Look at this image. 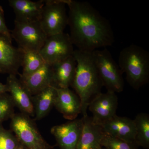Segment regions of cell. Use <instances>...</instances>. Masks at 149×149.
<instances>
[{
	"mask_svg": "<svg viewBox=\"0 0 149 149\" xmlns=\"http://www.w3.org/2000/svg\"><path fill=\"white\" fill-rule=\"evenodd\" d=\"M118 65L134 89L138 90L148 82L149 53L143 48L130 45L123 48L119 54Z\"/></svg>",
	"mask_w": 149,
	"mask_h": 149,
	"instance_id": "cell-3",
	"label": "cell"
},
{
	"mask_svg": "<svg viewBox=\"0 0 149 149\" xmlns=\"http://www.w3.org/2000/svg\"><path fill=\"white\" fill-rule=\"evenodd\" d=\"M56 96V89L50 85L33 96L35 120L45 117L54 106Z\"/></svg>",
	"mask_w": 149,
	"mask_h": 149,
	"instance_id": "cell-19",
	"label": "cell"
},
{
	"mask_svg": "<svg viewBox=\"0 0 149 149\" xmlns=\"http://www.w3.org/2000/svg\"><path fill=\"white\" fill-rule=\"evenodd\" d=\"M101 126L105 133L136 145V129L133 120L116 115Z\"/></svg>",
	"mask_w": 149,
	"mask_h": 149,
	"instance_id": "cell-13",
	"label": "cell"
},
{
	"mask_svg": "<svg viewBox=\"0 0 149 149\" xmlns=\"http://www.w3.org/2000/svg\"><path fill=\"white\" fill-rule=\"evenodd\" d=\"M6 85L15 106L20 110L22 113L30 117L35 116L33 96L19 79L16 75H9Z\"/></svg>",
	"mask_w": 149,
	"mask_h": 149,
	"instance_id": "cell-11",
	"label": "cell"
},
{
	"mask_svg": "<svg viewBox=\"0 0 149 149\" xmlns=\"http://www.w3.org/2000/svg\"><path fill=\"white\" fill-rule=\"evenodd\" d=\"M101 146L106 149H137L135 144L130 143L121 139L104 133Z\"/></svg>",
	"mask_w": 149,
	"mask_h": 149,
	"instance_id": "cell-22",
	"label": "cell"
},
{
	"mask_svg": "<svg viewBox=\"0 0 149 149\" xmlns=\"http://www.w3.org/2000/svg\"><path fill=\"white\" fill-rule=\"evenodd\" d=\"M19 80L32 96L52 85V65L45 63L36 72L26 77L19 76Z\"/></svg>",
	"mask_w": 149,
	"mask_h": 149,
	"instance_id": "cell-18",
	"label": "cell"
},
{
	"mask_svg": "<svg viewBox=\"0 0 149 149\" xmlns=\"http://www.w3.org/2000/svg\"><path fill=\"white\" fill-rule=\"evenodd\" d=\"M82 118V132L76 149H102L101 142L104 132L102 126L88 115Z\"/></svg>",
	"mask_w": 149,
	"mask_h": 149,
	"instance_id": "cell-15",
	"label": "cell"
},
{
	"mask_svg": "<svg viewBox=\"0 0 149 149\" xmlns=\"http://www.w3.org/2000/svg\"><path fill=\"white\" fill-rule=\"evenodd\" d=\"M45 63L38 52L23 51L22 74L19 76L26 77L38 70Z\"/></svg>",
	"mask_w": 149,
	"mask_h": 149,
	"instance_id": "cell-21",
	"label": "cell"
},
{
	"mask_svg": "<svg viewBox=\"0 0 149 149\" xmlns=\"http://www.w3.org/2000/svg\"><path fill=\"white\" fill-rule=\"evenodd\" d=\"M83 127V120L75 119L69 122L55 125L51 132L61 149H76Z\"/></svg>",
	"mask_w": 149,
	"mask_h": 149,
	"instance_id": "cell-12",
	"label": "cell"
},
{
	"mask_svg": "<svg viewBox=\"0 0 149 149\" xmlns=\"http://www.w3.org/2000/svg\"><path fill=\"white\" fill-rule=\"evenodd\" d=\"M118 98L116 93L107 91L96 96L89 104L88 108L93 114V122L101 125L116 115Z\"/></svg>",
	"mask_w": 149,
	"mask_h": 149,
	"instance_id": "cell-9",
	"label": "cell"
},
{
	"mask_svg": "<svg viewBox=\"0 0 149 149\" xmlns=\"http://www.w3.org/2000/svg\"><path fill=\"white\" fill-rule=\"evenodd\" d=\"M52 85L58 88H69L71 86L76 71V60L73 55L52 65Z\"/></svg>",
	"mask_w": 149,
	"mask_h": 149,
	"instance_id": "cell-17",
	"label": "cell"
},
{
	"mask_svg": "<svg viewBox=\"0 0 149 149\" xmlns=\"http://www.w3.org/2000/svg\"><path fill=\"white\" fill-rule=\"evenodd\" d=\"M14 23V27L10 31V34L18 47L23 51L39 52L47 37L40 22L15 21Z\"/></svg>",
	"mask_w": 149,
	"mask_h": 149,
	"instance_id": "cell-6",
	"label": "cell"
},
{
	"mask_svg": "<svg viewBox=\"0 0 149 149\" xmlns=\"http://www.w3.org/2000/svg\"></svg>",
	"mask_w": 149,
	"mask_h": 149,
	"instance_id": "cell-28",
	"label": "cell"
},
{
	"mask_svg": "<svg viewBox=\"0 0 149 149\" xmlns=\"http://www.w3.org/2000/svg\"><path fill=\"white\" fill-rule=\"evenodd\" d=\"M73 56L77 63L71 86L80 99L81 113L87 116L88 106L93 99L102 93V82L97 70L92 52L74 50Z\"/></svg>",
	"mask_w": 149,
	"mask_h": 149,
	"instance_id": "cell-2",
	"label": "cell"
},
{
	"mask_svg": "<svg viewBox=\"0 0 149 149\" xmlns=\"http://www.w3.org/2000/svg\"><path fill=\"white\" fill-rule=\"evenodd\" d=\"M8 92V89L7 85L6 84L4 85L0 82V95L5 93H7Z\"/></svg>",
	"mask_w": 149,
	"mask_h": 149,
	"instance_id": "cell-26",
	"label": "cell"
},
{
	"mask_svg": "<svg viewBox=\"0 0 149 149\" xmlns=\"http://www.w3.org/2000/svg\"><path fill=\"white\" fill-rule=\"evenodd\" d=\"M8 2L15 15V21L20 22L39 21L45 5L44 1L9 0Z\"/></svg>",
	"mask_w": 149,
	"mask_h": 149,
	"instance_id": "cell-16",
	"label": "cell"
},
{
	"mask_svg": "<svg viewBox=\"0 0 149 149\" xmlns=\"http://www.w3.org/2000/svg\"><path fill=\"white\" fill-rule=\"evenodd\" d=\"M15 107L9 94L5 93L0 95V123L11 118L15 114Z\"/></svg>",
	"mask_w": 149,
	"mask_h": 149,
	"instance_id": "cell-23",
	"label": "cell"
},
{
	"mask_svg": "<svg viewBox=\"0 0 149 149\" xmlns=\"http://www.w3.org/2000/svg\"><path fill=\"white\" fill-rule=\"evenodd\" d=\"M0 34L11 36L10 31L7 27L2 7L0 6Z\"/></svg>",
	"mask_w": 149,
	"mask_h": 149,
	"instance_id": "cell-25",
	"label": "cell"
},
{
	"mask_svg": "<svg viewBox=\"0 0 149 149\" xmlns=\"http://www.w3.org/2000/svg\"><path fill=\"white\" fill-rule=\"evenodd\" d=\"M74 50L69 34L63 32L47 37L39 52L45 63L52 65L72 56Z\"/></svg>",
	"mask_w": 149,
	"mask_h": 149,
	"instance_id": "cell-8",
	"label": "cell"
},
{
	"mask_svg": "<svg viewBox=\"0 0 149 149\" xmlns=\"http://www.w3.org/2000/svg\"><path fill=\"white\" fill-rule=\"evenodd\" d=\"M136 129L135 144L137 146L144 148H149V116L147 113H139L135 119Z\"/></svg>",
	"mask_w": 149,
	"mask_h": 149,
	"instance_id": "cell-20",
	"label": "cell"
},
{
	"mask_svg": "<svg viewBox=\"0 0 149 149\" xmlns=\"http://www.w3.org/2000/svg\"><path fill=\"white\" fill-rule=\"evenodd\" d=\"M16 149H27L24 146L22 145L21 143L19 146Z\"/></svg>",
	"mask_w": 149,
	"mask_h": 149,
	"instance_id": "cell-27",
	"label": "cell"
},
{
	"mask_svg": "<svg viewBox=\"0 0 149 149\" xmlns=\"http://www.w3.org/2000/svg\"><path fill=\"white\" fill-rule=\"evenodd\" d=\"M93 59L103 86L107 91L115 93L123 91V73L109 51L104 48L92 52Z\"/></svg>",
	"mask_w": 149,
	"mask_h": 149,
	"instance_id": "cell-4",
	"label": "cell"
},
{
	"mask_svg": "<svg viewBox=\"0 0 149 149\" xmlns=\"http://www.w3.org/2000/svg\"><path fill=\"white\" fill-rule=\"evenodd\" d=\"M10 128L19 143L27 149H51L30 116L15 113L11 117Z\"/></svg>",
	"mask_w": 149,
	"mask_h": 149,
	"instance_id": "cell-5",
	"label": "cell"
},
{
	"mask_svg": "<svg viewBox=\"0 0 149 149\" xmlns=\"http://www.w3.org/2000/svg\"><path fill=\"white\" fill-rule=\"evenodd\" d=\"M11 36L0 34V73L19 74L22 63L23 51L14 47Z\"/></svg>",
	"mask_w": 149,
	"mask_h": 149,
	"instance_id": "cell-10",
	"label": "cell"
},
{
	"mask_svg": "<svg viewBox=\"0 0 149 149\" xmlns=\"http://www.w3.org/2000/svg\"><path fill=\"white\" fill-rule=\"evenodd\" d=\"M69 8L70 37L77 49L92 52L111 46L114 36L111 24L88 2L66 0Z\"/></svg>",
	"mask_w": 149,
	"mask_h": 149,
	"instance_id": "cell-1",
	"label": "cell"
},
{
	"mask_svg": "<svg viewBox=\"0 0 149 149\" xmlns=\"http://www.w3.org/2000/svg\"><path fill=\"white\" fill-rule=\"evenodd\" d=\"M56 89V96L54 106L65 118L69 120L76 119L81 113V104L77 94L69 88Z\"/></svg>",
	"mask_w": 149,
	"mask_h": 149,
	"instance_id": "cell-14",
	"label": "cell"
},
{
	"mask_svg": "<svg viewBox=\"0 0 149 149\" xmlns=\"http://www.w3.org/2000/svg\"><path fill=\"white\" fill-rule=\"evenodd\" d=\"M39 22L47 37L64 32L68 25L66 0L44 1Z\"/></svg>",
	"mask_w": 149,
	"mask_h": 149,
	"instance_id": "cell-7",
	"label": "cell"
},
{
	"mask_svg": "<svg viewBox=\"0 0 149 149\" xmlns=\"http://www.w3.org/2000/svg\"><path fill=\"white\" fill-rule=\"evenodd\" d=\"M20 144L14 134L0 125V149H16Z\"/></svg>",
	"mask_w": 149,
	"mask_h": 149,
	"instance_id": "cell-24",
	"label": "cell"
}]
</instances>
